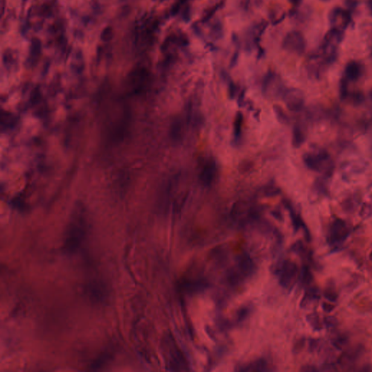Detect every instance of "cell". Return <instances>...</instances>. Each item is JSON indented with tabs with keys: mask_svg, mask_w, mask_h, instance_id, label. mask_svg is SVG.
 <instances>
[{
	"mask_svg": "<svg viewBox=\"0 0 372 372\" xmlns=\"http://www.w3.org/2000/svg\"><path fill=\"white\" fill-rule=\"evenodd\" d=\"M88 221L86 210L82 205L77 206L70 217L64 235L63 250L68 254L79 251L86 239Z\"/></svg>",
	"mask_w": 372,
	"mask_h": 372,
	"instance_id": "6da1fadb",
	"label": "cell"
},
{
	"mask_svg": "<svg viewBox=\"0 0 372 372\" xmlns=\"http://www.w3.org/2000/svg\"><path fill=\"white\" fill-rule=\"evenodd\" d=\"M344 34L331 29L324 36L321 43V53L330 64L333 63L338 58V47L343 40Z\"/></svg>",
	"mask_w": 372,
	"mask_h": 372,
	"instance_id": "7a4b0ae2",
	"label": "cell"
},
{
	"mask_svg": "<svg viewBox=\"0 0 372 372\" xmlns=\"http://www.w3.org/2000/svg\"><path fill=\"white\" fill-rule=\"evenodd\" d=\"M305 162L311 170L323 171L325 174L331 175L333 169L332 159L326 151L319 150L307 154L304 158Z\"/></svg>",
	"mask_w": 372,
	"mask_h": 372,
	"instance_id": "3957f363",
	"label": "cell"
},
{
	"mask_svg": "<svg viewBox=\"0 0 372 372\" xmlns=\"http://www.w3.org/2000/svg\"><path fill=\"white\" fill-rule=\"evenodd\" d=\"M348 224L341 219H336L331 224L328 233V242L332 247L338 248L343 245L350 235Z\"/></svg>",
	"mask_w": 372,
	"mask_h": 372,
	"instance_id": "277c9868",
	"label": "cell"
},
{
	"mask_svg": "<svg viewBox=\"0 0 372 372\" xmlns=\"http://www.w3.org/2000/svg\"><path fill=\"white\" fill-rule=\"evenodd\" d=\"M331 29L344 33V31L351 22V16L347 10L341 7H335L329 14Z\"/></svg>",
	"mask_w": 372,
	"mask_h": 372,
	"instance_id": "5b68a950",
	"label": "cell"
},
{
	"mask_svg": "<svg viewBox=\"0 0 372 372\" xmlns=\"http://www.w3.org/2000/svg\"><path fill=\"white\" fill-rule=\"evenodd\" d=\"M283 47L291 53L301 55L306 48V39L300 31H291L285 37Z\"/></svg>",
	"mask_w": 372,
	"mask_h": 372,
	"instance_id": "8992f818",
	"label": "cell"
},
{
	"mask_svg": "<svg viewBox=\"0 0 372 372\" xmlns=\"http://www.w3.org/2000/svg\"><path fill=\"white\" fill-rule=\"evenodd\" d=\"M364 74V67L359 62H350L344 68L343 79L347 82H356Z\"/></svg>",
	"mask_w": 372,
	"mask_h": 372,
	"instance_id": "52a82bcc",
	"label": "cell"
},
{
	"mask_svg": "<svg viewBox=\"0 0 372 372\" xmlns=\"http://www.w3.org/2000/svg\"><path fill=\"white\" fill-rule=\"evenodd\" d=\"M146 79V74L144 71L136 70L129 75L128 85L133 92L137 93L143 88Z\"/></svg>",
	"mask_w": 372,
	"mask_h": 372,
	"instance_id": "ba28073f",
	"label": "cell"
},
{
	"mask_svg": "<svg viewBox=\"0 0 372 372\" xmlns=\"http://www.w3.org/2000/svg\"><path fill=\"white\" fill-rule=\"evenodd\" d=\"M361 354V349L360 347L349 349L340 357L339 360H338V364L342 367H349L350 366H353L356 362Z\"/></svg>",
	"mask_w": 372,
	"mask_h": 372,
	"instance_id": "9c48e42d",
	"label": "cell"
},
{
	"mask_svg": "<svg viewBox=\"0 0 372 372\" xmlns=\"http://www.w3.org/2000/svg\"><path fill=\"white\" fill-rule=\"evenodd\" d=\"M283 268H284L282 280L283 284L289 286L295 282L297 275V267L295 263H287Z\"/></svg>",
	"mask_w": 372,
	"mask_h": 372,
	"instance_id": "30bf717a",
	"label": "cell"
},
{
	"mask_svg": "<svg viewBox=\"0 0 372 372\" xmlns=\"http://www.w3.org/2000/svg\"><path fill=\"white\" fill-rule=\"evenodd\" d=\"M16 124V119L11 113L3 111L1 115V129H7Z\"/></svg>",
	"mask_w": 372,
	"mask_h": 372,
	"instance_id": "8fae6325",
	"label": "cell"
},
{
	"mask_svg": "<svg viewBox=\"0 0 372 372\" xmlns=\"http://www.w3.org/2000/svg\"><path fill=\"white\" fill-rule=\"evenodd\" d=\"M321 297V294H320V290L318 288L312 287L308 291L307 293L305 295L304 298H303L302 303L303 306H307L308 304L310 303L311 302L315 301V300H319Z\"/></svg>",
	"mask_w": 372,
	"mask_h": 372,
	"instance_id": "7c38bea8",
	"label": "cell"
},
{
	"mask_svg": "<svg viewBox=\"0 0 372 372\" xmlns=\"http://www.w3.org/2000/svg\"><path fill=\"white\" fill-rule=\"evenodd\" d=\"M347 342H348V339L344 335H336L332 340L334 347H336L338 350H343V348L347 345Z\"/></svg>",
	"mask_w": 372,
	"mask_h": 372,
	"instance_id": "4fadbf2b",
	"label": "cell"
},
{
	"mask_svg": "<svg viewBox=\"0 0 372 372\" xmlns=\"http://www.w3.org/2000/svg\"><path fill=\"white\" fill-rule=\"evenodd\" d=\"M308 321L314 330L319 331L322 329V324L320 321V318L316 313H312L308 316Z\"/></svg>",
	"mask_w": 372,
	"mask_h": 372,
	"instance_id": "5bb4252c",
	"label": "cell"
},
{
	"mask_svg": "<svg viewBox=\"0 0 372 372\" xmlns=\"http://www.w3.org/2000/svg\"><path fill=\"white\" fill-rule=\"evenodd\" d=\"M324 297L326 300H329L331 303H335L338 300V295L337 293L336 290H335L334 285H329L327 288L325 289L324 292Z\"/></svg>",
	"mask_w": 372,
	"mask_h": 372,
	"instance_id": "9a60e30c",
	"label": "cell"
},
{
	"mask_svg": "<svg viewBox=\"0 0 372 372\" xmlns=\"http://www.w3.org/2000/svg\"><path fill=\"white\" fill-rule=\"evenodd\" d=\"M324 324L328 329H332L338 325V319L335 316H326L324 318Z\"/></svg>",
	"mask_w": 372,
	"mask_h": 372,
	"instance_id": "2e32d148",
	"label": "cell"
},
{
	"mask_svg": "<svg viewBox=\"0 0 372 372\" xmlns=\"http://www.w3.org/2000/svg\"><path fill=\"white\" fill-rule=\"evenodd\" d=\"M294 142L297 144V146H300L305 139V135L303 132L300 129H297L294 135Z\"/></svg>",
	"mask_w": 372,
	"mask_h": 372,
	"instance_id": "e0dca14e",
	"label": "cell"
},
{
	"mask_svg": "<svg viewBox=\"0 0 372 372\" xmlns=\"http://www.w3.org/2000/svg\"><path fill=\"white\" fill-rule=\"evenodd\" d=\"M321 347V341L319 340H311L310 341V350L315 352L319 350Z\"/></svg>",
	"mask_w": 372,
	"mask_h": 372,
	"instance_id": "ac0fdd59",
	"label": "cell"
},
{
	"mask_svg": "<svg viewBox=\"0 0 372 372\" xmlns=\"http://www.w3.org/2000/svg\"><path fill=\"white\" fill-rule=\"evenodd\" d=\"M101 38L105 41L109 40L112 38V30L111 28H106L102 32Z\"/></svg>",
	"mask_w": 372,
	"mask_h": 372,
	"instance_id": "d6986e66",
	"label": "cell"
},
{
	"mask_svg": "<svg viewBox=\"0 0 372 372\" xmlns=\"http://www.w3.org/2000/svg\"><path fill=\"white\" fill-rule=\"evenodd\" d=\"M335 306H333L332 304H330V303H324V304H323V309H324V310L327 312H332V311L335 309Z\"/></svg>",
	"mask_w": 372,
	"mask_h": 372,
	"instance_id": "ffe728a7",
	"label": "cell"
},
{
	"mask_svg": "<svg viewBox=\"0 0 372 372\" xmlns=\"http://www.w3.org/2000/svg\"><path fill=\"white\" fill-rule=\"evenodd\" d=\"M303 371L305 372H316L318 371V370H317L316 367H315V366H306V367H304V368L303 369Z\"/></svg>",
	"mask_w": 372,
	"mask_h": 372,
	"instance_id": "44dd1931",
	"label": "cell"
},
{
	"mask_svg": "<svg viewBox=\"0 0 372 372\" xmlns=\"http://www.w3.org/2000/svg\"><path fill=\"white\" fill-rule=\"evenodd\" d=\"M367 7H368L370 14L372 16V0H368V1H367Z\"/></svg>",
	"mask_w": 372,
	"mask_h": 372,
	"instance_id": "7402d4cb",
	"label": "cell"
},
{
	"mask_svg": "<svg viewBox=\"0 0 372 372\" xmlns=\"http://www.w3.org/2000/svg\"><path fill=\"white\" fill-rule=\"evenodd\" d=\"M300 1H301V0H290L291 2L294 4H299V3L300 2Z\"/></svg>",
	"mask_w": 372,
	"mask_h": 372,
	"instance_id": "603a6c76",
	"label": "cell"
},
{
	"mask_svg": "<svg viewBox=\"0 0 372 372\" xmlns=\"http://www.w3.org/2000/svg\"><path fill=\"white\" fill-rule=\"evenodd\" d=\"M370 260H371L372 261V250L371 253H370Z\"/></svg>",
	"mask_w": 372,
	"mask_h": 372,
	"instance_id": "cb8c5ba5",
	"label": "cell"
},
{
	"mask_svg": "<svg viewBox=\"0 0 372 372\" xmlns=\"http://www.w3.org/2000/svg\"><path fill=\"white\" fill-rule=\"evenodd\" d=\"M322 1H329V0H322Z\"/></svg>",
	"mask_w": 372,
	"mask_h": 372,
	"instance_id": "d4e9b609",
	"label": "cell"
},
{
	"mask_svg": "<svg viewBox=\"0 0 372 372\" xmlns=\"http://www.w3.org/2000/svg\"><path fill=\"white\" fill-rule=\"evenodd\" d=\"M371 97H372V91H371Z\"/></svg>",
	"mask_w": 372,
	"mask_h": 372,
	"instance_id": "484cf974",
	"label": "cell"
}]
</instances>
